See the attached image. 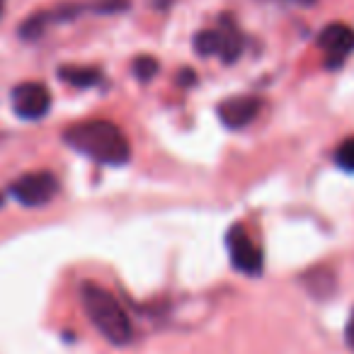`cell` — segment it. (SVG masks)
<instances>
[{"instance_id": "12", "label": "cell", "mask_w": 354, "mask_h": 354, "mask_svg": "<svg viewBox=\"0 0 354 354\" xmlns=\"http://www.w3.org/2000/svg\"><path fill=\"white\" fill-rule=\"evenodd\" d=\"M133 73L141 80H148L158 73V61L151 59V56H141V59L133 61Z\"/></svg>"}, {"instance_id": "2", "label": "cell", "mask_w": 354, "mask_h": 354, "mask_svg": "<svg viewBox=\"0 0 354 354\" xmlns=\"http://www.w3.org/2000/svg\"><path fill=\"white\" fill-rule=\"evenodd\" d=\"M80 299H83V308L88 313L90 323L102 333L107 342L124 347L133 339L131 320H129L127 310L122 308L114 294H109L104 286L95 284V281H85L80 286Z\"/></svg>"}, {"instance_id": "15", "label": "cell", "mask_w": 354, "mask_h": 354, "mask_svg": "<svg viewBox=\"0 0 354 354\" xmlns=\"http://www.w3.org/2000/svg\"><path fill=\"white\" fill-rule=\"evenodd\" d=\"M3 3H6V0H0V12H3Z\"/></svg>"}, {"instance_id": "5", "label": "cell", "mask_w": 354, "mask_h": 354, "mask_svg": "<svg viewBox=\"0 0 354 354\" xmlns=\"http://www.w3.org/2000/svg\"><path fill=\"white\" fill-rule=\"evenodd\" d=\"M194 46H197V51L202 56H221L226 64H233L243 51V37L233 27L207 30L199 32L197 39H194Z\"/></svg>"}, {"instance_id": "7", "label": "cell", "mask_w": 354, "mask_h": 354, "mask_svg": "<svg viewBox=\"0 0 354 354\" xmlns=\"http://www.w3.org/2000/svg\"><path fill=\"white\" fill-rule=\"evenodd\" d=\"M320 49L325 51V64L337 68L344 59L354 51V30L347 25H328L318 37Z\"/></svg>"}, {"instance_id": "13", "label": "cell", "mask_w": 354, "mask_h": 354, "mask_svg": "<svg viewBox=\"0 0 354 354\" xmlns=\"http://www.w3.org/2000/svg\"><path fill=\"white\" fill-rule=\"evenodd\" d=\"M344 339H347L349 349H354V310H352V315H349V320H347V328H344Z\"/></svg>"}, {"instance_id": "10", "label": "cell", "mask_w": 354, "mask_h": 354, "mask_svg": "<svg viewBox=\"0 0 354 354\" xmlns=\"http://www.w3.org/2000/svg\"><path fill=\"white\" fill-rule=\"evenodd\" d=\"M335 162H337V167H342V170L354 172V136L344 138L337 146V151H335Z\"/></svg>"}, {"instance_id": "3", "label": "cell", "mask_w": 354, "mask_h": 354, "mask_svg": "<svg viewBox=\"0 0 354 354\" xmlns=\"http://www.w3.org/2000/svg\"><path fill=\"white\" fill-rule=\"evenodd\" d=\"M226 245L231 252V262L238 272L248 277H260L265 270V255H262V248L252 241V236L245 231V226L236 223L231 231L226 233Z\"/></svg>"}, {"instance_id": "8", "label": "cell", "mask_w": 354, "mask_h": 354, "mask_svg": "<svg viewBox=\"0 0 354 354\" xmlns=\"http://www.w3.org/2000/svg\"><path fill=\"white\" fill-rule=\"evenodd\" d=\"M260 107H262V102L257 97L243 95V97L223 100V102L218 104V117H221V122L226 124L228 129H243L260 114Z\"/></svg>"}, {"instance_id": "9", "label": "cell", "mask_w": 354, "mask_h": 354, "mask_svg": "<svg viewBox=\"0 0 354 354\" xmlns=\"http://www.w3.org/2000/svg\"><path fill=\"white\" fill-rule=\"evenodd\" d=\"M61 80H66L68 85L75 88H90L100 80V71L97 68H85V66H66L59 71Z\"/></svg>"}, {"instance_id": "1", "label": "cell", "mask_w": 354, "mask_h": 354, "mask_svg": "<svg viewBox=\"0 0 354 354\" xmlns=\"http://www.w3.org/2000/svg\"><path fill=\"white\" fill-rule=\"evenodd\" d=\"M64 141L73 151L83 153L102 165H124L131 158L127 133L117 124L104 122V119L73 124L64 131Z\"/></svg>"}, {"instance_id": "6", "label": "cell", "mask_w": 354, "mask_h": 354, "mask_svg": "<svg viewBox=\"0 0 354 354\" xmlns=\"http://www.w3.org/2000/svg\"><path fill=\"white\" fill-rule=\"evenodd\" d=\"M12 107L22 119H41L51 109V93L44 83H22L12 90Z\"/></svg>"}, {"instance_id": "4", "label": "cell", "mask_w": 354, "mask_h": 354, "mask_svg": "<svg viewBox=\"0 0 354 354\" xmlns=\"http://www.w3.org/2000/svg\"><path fill=\"white\" fill-rule=\"evenodd\" d=\"M10 192L22 207H44L59 192V180H56V175H51L46 170L27 172V175L17 177L15 183H12Z\"/></svg>"}, {"instance_id": "11", "label": "cell", "mask_w": 354, "mask_h": 354, "mask_svg": "<svg viewBox=\"0 0 354 354\" xmlns=\"http://www.w3.org/2000/svg\"><path fill=\"white\" fill-rule=\"evenodd\" d=\"M323 284L335 289V277L330 274L328 270H313L310 274H306V286H308L315 296H323V289H320Z\"/></svg>"}, {"instance_id": "14", "label": "cell", "mask_w": 354, "mask_h": 354, "mask_svg": "<svg viewBox=\"0 0 354 354\" xmlns=\"http://www.w3.org/2000/svg\"><path fill=\"white\" fill-rule=\"evenodd\" d=\"M299 3H304V6H310V3H313V0H299Z\"/></svg>"}]
</instances>
